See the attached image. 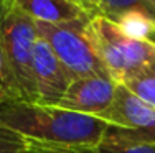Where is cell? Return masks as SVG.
I'll list each match as a JSON object with an SVG mask.
<instances>
[{
	"label": "cell",
	"mask_w": 155,
	"mask_h": 153,
	"mask_svg": "<svg viewBox=\"0 0 155 153\" xmlns=\"http://www.w3.org/2000/svg\"><path fill=\"white\" fill-rule=\"evenodd\" d=\"M38 38L35 21L13 0H0V53L15 100L35 102L31 58Z\"/></svg>",
	"instance_id": "cell-2"
},
{
	"label": "cell",
	"mask_w": 155,
	"mask_h": 153,
	"mask_svg": "<svg viewBox=\"0 0 155 153\" xmlns=\"http://www.w3.org/2000/svg\"><path fill=\"white\" fill-rule=\"evenodd\" d=\"M31 79L35 87V102L45 105H56L73 82V78L41 38H38L33 49Z\"/></svg>",
	"instance_id": "cell-6"
},
{
	"label": "cell",
	"mask_w": 155,
	"mask_h": 153,
	"mask_svg": "<svg viewBox=\"0 0 155 153\" xmlns=\"http://www.w3.org/2000/svg\"><path fill=\"white\" fill-rule=\"evenodd\" d=\"M87 33L107 74L117 84L155 63V43L129 35L124 28L101 15L89 20Z\"/></svg>",
	"instance_id": "cell-3"
},
{
	"label": "cell",
	"mask_w": 155,
	"mask_h": 153,
	"mask_svg": "<svg viewBox=\"0 0 155 153\" xmlns=\"http://www.w3.org/2000/svg\"><path fill=\"white\" fill-rule=\"evenodd\" d=\"M35 23L38 36L48 43L73 81L81 78L109 76L87 33L89 20L64 25Z\"/></svg>",
	"instance_id": "cell-4"
},
{
	"label": "cell",
	"mask_w": 155,
	"mask_h": 153,
	"mask_svg": "<svg viewBox=\"0 0 155 153\" xmlns=\"http://www.w3.org/2000/svg\"><path fill=\"white\" fill-rule=\"evenodd\" d=\"M0 123L33 143L78 150L97 147L109 127L97 117L25 100L0 105Z\"/></svg>",
	"instance_id": "cell-1"
},
{
	"label": "cell",
	"mask_w": 155,
	"mask_h": 153,
	"mask_svg": "<svg viewBox=\"0 0 155 153\" xmlns=\"http://www.w3.org/2000/svg\"><path fill=\"white\" fill-rule=\"evenodd\" d=\"M12 100H15V97H13L8 74H7V68H5V63H3L2 53H0V105L12 102Z\"/></svg>",
	"instance_id": "cell-12"
},
{
	"label": "cell",
	"mask_w": 155,
	"mask_h": 153,
	"mask_svg": "<svg viewBox=\"0 0 155 153\" xmlns=\"http://www.w3.org/2000/svg\"><path fill=\"white\" fill-rule=\"evenodd\" d=\"M25 153H87L86 150H78V148H61V147H48L30 142Z\"/></svg>",
	"instance_id": "cell-13"
},
{
	"label": "cell",
	"mask_w": 155,
	"mask_h": 153,
	"mask_svg": "<svg viewBox=\"0 0 155 153\" xmlns=\"http://www.w3.org/2000/svg\"><path fill=\"white\" fill-rule=\"evenodd\" d=\"M13 3L18 10L38 23L64 25L93 18V15L74 0H13Z\"/></svg>",
	"instance_id": "cell-8"
},
{
	"label": "cell",
	"mask_w": 155,
	"mask_h": 153,
	"mask_svg": "<svg viewBox=\"0 0 155 153\" xmlns=\"http://www.w3.org/2000/svg\"><path fill=\"white\" fill-rule=\"evenodd\" d=\"M74 2L79 3L84 10H87L93 17L99 15V0H74Z\"/></svg>",
	"instance_id": "cell-14"
},
{
	"label": "cell",
	"mask_w": 155,
	"mask_h": 153,
	"mask_svg": "<svg viewBox=\"0 0 155 153\" xmlns=\"http://www.w3.org/2000/svg\"><path fill=\"white\" fill-rule=\"evenodd\" d=\"M150 2H152V3H153V5H155V0H150Z\"/></svg>",
	"instance_id": "cell-15"
},
{
	"label": "cell",
	"mask_w": 155,
	"mask_h": 153,
	"mask_svg": "<svg viewBox=\"0 0 155 153\" xmlns=\"http://www.w3.org/2000/svg\"><path fill=\"white\" fill-rule=\"evenodd\" d=\"M87 153H155V143H143L124 138L107 127L102 140L93 150H86Z\"/></svg>",
	"instance_id": "cell-9"
},
{
	"label": "cell",
	"mask_w": 155,
	"mask_h": 153,
	"mask_svg": "<svg viewBox=\"0 0 155 153\" xmlns=\"http://www.w3.org/2000/svg\"><path fill=\"white\" fill-rule=\"evenodd\" d=\"M116 89L117 82L109 76L74 79L56 105L66 110L101 119V115L112 105Z\"/></svg>",
	"instance_id": "cell-7"
},
{
	"label": "cell",
	"mask_w": 155,
	"mask_h": 153,
	"mask_svg": "<svg viewBox=\"0 0 155 153\" xmlns=\"http://www.w3.org/2000/svg\"><path fill=\"white\" fill-rule=\"evenodd\" d=\"M122 86H125L143 102L155 107V63L122 82Z\"/></svg>",
	"instance_id": "cell-10"
},
{
	"label": "cell",
	"mask_w": 155,
	"mask_h": 153,
	"mask_svg": "<svg viewBox=\"0 0 155 153\" xmlns=\"http://www.w3.org/2000/svg\"><path fill=\"white\" fill-rule=\"evenodd\" d=\"M114 133L134 142L155 143V107L143 102L122 84H117L114 102L101 115Z\"/></svg>",
	"instance_id": "cell-5"
},
{
	"label": "cell",
	"mask_w": 155,
	"mask_h": 153,
	"mask_svg": "<svg viewBox=\"0 0 155 153\" xmlns=\"http://www.w3.org/2000/svg\"><path fill=\"white\" fill-rule=\"evenodd\" d=\"M30 142L0 123V153H25Z\"/></svg>",
	"instance_id": "cell-11"
}]
</instances>
